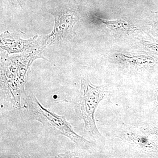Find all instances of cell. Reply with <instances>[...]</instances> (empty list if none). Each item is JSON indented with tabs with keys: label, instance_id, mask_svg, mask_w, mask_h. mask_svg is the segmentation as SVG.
Masks as SVG:
<instances>
[{
	"label": "cell",
	"instance_id": "3957f363",
	"mask_svg": "<svg viewBox=\"0 0 158 158\" xmlns=\"http://www.w3.org/2000/svg\"><path fill=\"white\" fill-rule=\"evenodd\" d=\"M55 26L52 33L44 39V44H52L59 41L71 33L74 24L73 15L69 14H55Z\"/></svg>",
	"mask_w": 158,
	"mask_h": 158
},
{
	"label": "cell",
	"instance_id": "6da1fadb",
	"mask_svg": "<svg viewBox=\"0 0 158 158\" xmlns=\"http://www.w3.org/2000/svg\"><path fill=\"white\" fill-rule=\"evenodd\" d=\"M24 94V104L19 109L23 117L39 122L49 135L65 136L83 149L89 150L93 146L92 142L74 131L65 116L58 115L44 107L31 90H26Z\"/></svg>",
	"mask_w": 158,
	"mask_h": 158
},
{
	"label": "cell",
	"instance_id": "7a4b0ae2",
	"mask_svg": "<svg viewBox=\"0 0 158 158\" xmlns=\"http://www.w3.org/2000/svg\"><path fill=\"white\" fill-rule=\"evenodd\" d=\"M110 95L107 86L93 85L88 77L82 79L74 108L77 115L84 122V134L88 138L100 141L103 138L97 127L94 115L100 102Z\"/></svg>",
	"mask_w": 158,
	"mask_h": 158
},
{
	"label": "cell",
	"instance_id": "277c9868",
	"mask_svg": "<svg viewBox=\"0 0 158 158\" xmlns=\"http://www.w3.org/2000/svg\"><path fill=\"white\" fill-rule=\"evenodd\" d=\"M102 21L109 28L115 30L119 31V30H126V29L129 27L127 23L123 20L110 21L106 20H102Z\"/></svg>",
	"mask_w": 158,
	"mask_h": 158
}]
</instances>
